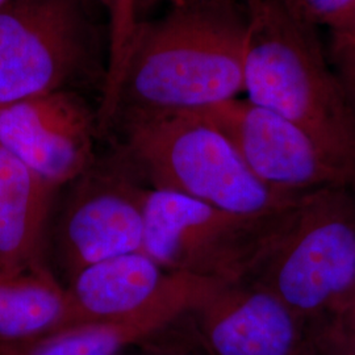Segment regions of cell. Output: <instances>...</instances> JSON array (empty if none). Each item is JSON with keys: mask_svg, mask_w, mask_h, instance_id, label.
<instances>
[{"mask_svg": "<svg viewBox=\"0 0 355 355\" xmlns=\"http://www.w3.org/2000/svg\"><path fill=\"white\" fill-rule=\"evenodd\" d=\"M166 0H136V13H137V19L141 21V16L150 12L154 7H157L158 4L164 3ZM174 3H177L179 0H173Z\"/></svg>", "mask_w": 355, "mask_h": 355, "instance_id": "21", "label": "cell"}, {"mask_svg": "<svg viewBox=\"0 0 355 355\" xmlns=\"http://www.w3.org/2000/svg\"><path fill=\"white\" fill-rule=\"evenodd\" d=\"M178 322L204 355H304L313 329L246 280L217 283Z\"/></svg>", "mask_w": 355, "mask_h": 355, "instance_id": "9", "label": "cell"}, {"mask_svg": "<svg viewBox=\"0 0 355 355\" xmlns=\"http://www.w3.org/2000/svg\"><path fill=\"white\" fill-rule=\"evenodd\" d=\"M292 10L311 26L340 24L354 8L355 0H287Z\"/></svg>", "mask_w": 355, "mask_h": 355, "instance_id": "18", "label": "cell"}, {"mask_svg": "<svg viewBox=\"0 0 355 355\" xmlns=\"http://www.w3.org/2000/svg\"><path fill=\"white\" fill-rule=\"evenodd\" d=\"M216 128L262 184L282 195L337 186L355 178L336 165L304 132L283 116L237 98L190 111Z\"/></svg>", "mask_w": 355, "mask_h": 355, "instance_id": "8", "label": "cell"}, {"mask_svg": "<svg viewBox=\"0 0 355 355\" xmlns=\"http://www.w3.org/2000/svg\"><path fill=\"white\" fill-rule=\"evenodd\" d=\"M80 0H11L0 8V107L64 89L89 57Z\"/></svg>", "mask_w": 355, "mask_h": 355, "instance_id": "7", "label": "cell"}, {"mask_svg": "<svg viewBox=\"0 0 355 355\" xmlns=\"http://www.w3.org/2000/svg\"><path fill=\"white\" fill-rule=\"evenodd\" d=\"M205 282L174 274L165 290L140 312L128 318L74 327L13 352L15 355H114L175 322L196 304Z\"/></svg>", "mask_w": 355, "mask_h": 355, "instance_id": "13", "label": "cell"}, {"mask_svg": "<svg viewBox=\"0 0 355 355\" xmlns=\"http://www.w3.org/2000/svg\"><path fill=\"white\" fill-rule=\"evenodd\" d=\"M284 208L271 215H239L180 193L150 189L144 252L168 272L242 282L250 275Z\"/></svg>", "mask_w": 355, "mask_h": 355, "instance_id": "6", "label": "cell"}, {"mask_svg": "<svg viewBox=\"0 0 355 355\" xmlns=\"http://www.w3.org/2000/svg\"><path fill=\"white\" fill-rule=\"evenodd\" d=\"M58 190L0 146V272L48 267V232Z\"/></svg>", "mask_w": 355, "mask_h": 355, "instance_id": "12", "label": "cell"}, {"mask_svg": "<svg viewBox=\"0 0 355 355\" xmlns=\"http://www.w3.org/2000/svg\"><path fill=\"white\" fill-rule=\"evenodd\" d=\"M114 355H204L198 345L175 321L140 343Z\"/></svg>", "mask_w": 355, "mask_h": 355, "instance_id": "16", "label": "cell"}, {"mask_svg": "<svg viewBox=\"0 0 355 355\" xmlns=\"http://www.w3.org/2000/svg\"><path fill=\"white\" fill-rule=\"evenodd\" d=\"M173 274L145 252L116 255L83 268L64 286L66 329L140 312L165 290Z\"/></svg>", "mask_w": 355, "mask_h": 355, "instance_id": "11", "label": "cell"}, {"mask_svg": "<svg viewBox=\"0 0 355 355\" xmlns=\"http://www.w3.org/2000/svg\"><path fill=\"white\" fill-rule=\"evenodd\" d=\"M243 91L300 128L355 178V114L325 61L315 26L287 0H246Z\"/></svg>", "mask_w": 355, "mask_h": 355, "instance_id": "2", "label": "cell"}, {"mask_svg": "<svg viewBox=\"0 0 355 355\" xmlns=\"http://www.w3.org/2000/svg\"><path fill=\"white\" fill-rule=\"evenodd\" d=\"M304 355H355V333L340 318H329L313 327Z\"/></svg>", "mask_w": 355, "mask_h": 355, "instance_id": "17", "label": "cell"}, {"mask_svg": "<svg viewBox=\"0 0 355 355\" xmlns=\"http://www.w3.org/2000/svg\"><path fill=\"white\" fill-rule=\"evenodd\" d=\"M334 76L355 114V6L340 24L330 28Z\"/></svg>", "mask_w": 355, "mask_h": 355, "instance_id": "15", "label": "cell"}, {"mask_svg": "<svg viewBox=\"0 0 355 355\" xmlns=\"http://www.w3.org/2000/svg\"><path fill=\"white\" fill-rule=\"evenodd\" d=\"M0 355H15L11 352H8V350H0Z\"/></svg>", "mask_w": 355, "mask_h": 355, "instance_id": "22", "label": "cell"}, {"mask_svg": "<svg viewBox=\"0 0 355 355\" xmlns=\"http://www.w3.org/2000/svg\"><path fill=\"white\" fill-rule=\"evenodd\" d=\"M110 11V44L114 49H124L133 37L139 19L136 0H105Z\"/></svg>", "mask_w": 355, "mask_h": 355, "instance_id": "19", "label": "cell"}, {"mask_svg": "<svg viewBox=\"0 0 355 355\" xmlns=\"http://www.w3.org/2000/svg\"><path fill=\"white\" fill-rule=\"evenodd\" d=\"M123 148L153 190L170 191L239 215H271L300 195L267 189L216 128L192 112L121 124Z\"/></svg>", "mask_w": 355, "mask_h": 355, "instance_id": "4", "label": "cell"}, {"mask_svg": "<svg viewBox=\"0 0 355 355\" xmlns=\"http://www.w3.org/2000/svg\"><path fill=\"white\" fill-rule=\"evenodd\" d=\"M10 1H11V0H0V8H1L3 6H6L7 3H10Z\"/></svg>", "mask_w": 355, "mask_h": 355, "instance_id": "23", "label": "cell"}, {"mask_svg": "<svg viewBox=\"0 0 355 355\" xmlns=\"http://www.w3.org/2000/svg\"><path fill=\"white\" fill-rule=\"evenodd\" d=\"M334 318H340L349 329L355 333V282Z\"/></svg>", "mask_w": 355, "mask_h": 355, "instance_id": "20", "label": "cell"}, {"mask_svg": "<svg viewBox=\"0 0 355 355\" xmlns=\"http://www.w3.org/2000/svg\"><path fill=\"white\" fill-rule=\"evenodd\" d=\"M125 149L96 159L51 212L46 263L66 286L79 271L121 254L144 252L145 186ZM54 208V207H53Z\"/></svg>", "mask_w": 355, "mask_h": 355, "instance_id": "5", "label": "cell"}, {"mask_svg": "<svg viewBox=\"0 0 355 355\" xmlns=\"http://www.w3.org/2000/svg\"><path fill=\"white\" fill-rule=\"evenodd\" d=\"M246 33V8L236 0H179L162 19L140 21L99 127L234 99L243 91Z\"/></svg>", "mask_w": 355, "mask_h": 355, "instance_id": "1", "label": "cell"}, {"mask_svg": "<svg viewBox=\"0 0 355 355\" xmlns=\"http://www.w3.org/2000/svg\"><path fill=\"white\" fill-rule=\"evenodd\" d=\"M95 128L87 105L64 89L0 107V146L60 189L95 161Z\"/></svg>", "mask_w": 355, "mask_h": 355, "instance_id": "10", "label": "cell"}, {"mask_svg": "<svg viewBox=\"0 0 355 355\" xmlns=\"http://www.w3.org/2000/svg\"><path fill=\"white\" fill-rule=\"evenodd\" d=\"M80 1H83V3H85V1H87V0H80Z\"/></svg>", "mask_w": 355, "mask_h": 355, "instance_id": "24", "label": "cell"}, {"mask_svg": "<svg viewBox=\"0 0 355 355\" xmlns=\"http://www.w3.org/2000/svg\"><path fill=\"white\" fill-rule=\"evenodd\" d=\"M246 282L311 327L334 318L355 282V186L306 192L287 205Z\"/></svg>", "mask_w": 355, "mask_h": 355, "instance_id": "3", "label": "cell"}, {"mask_svg": "<svg viewBox=\"0 0 355 355\" xmlns=\"http://www.w3.org/2000/svg\"><path fill=\"white\" fill-rule=\"evenodd\" d=\"M64 329V287L49 267L0 272V350H23Z\"/></svg>", "mask_w": 355, "mask_h": 355, "instance_id": "14", "label": "cell"}]
</instances>
